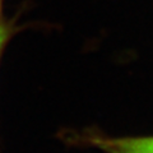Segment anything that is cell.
Instances as JSON below:
<instances>
[{
  "label": "cell",
  "mask_w": 153,
  "mask_h": 153,
  "mask_svg": "<svg viewBox=\"0 0 153 153\" xmlns=\"http://www.w3.org/2000/svg\"><path fill=\"white\" fill-rule=\"evenodd\" d=\"M89 143L102 153H153V137L94 135Z\"/></svg>",
  "instance_id": "cell-1"
},
{
  "label": "cell",
  "mask_w": 153,
  "mask_h": 153,
  "mask_svg": "<svg viewBox=\"0 0 153 153\" xmlns=\"http://www.w3.org/2000/svg\"><path fill=\"white\" fill-rule=\"evenodd\" d=\"M9 36H10V30H9L5 25L1 23V25H0V57H1L3 50L9 40Z\"/></svg>",
  "instance_id": "cell-2"
},
{
  "label": "cell",
  "mask_w": 153,
  "mask_h": 153,
  "mask_svg": "<svg viewBox=\"0 0 153 153\" xmlns=\"http://www.w3.org/2000/svg\"><path fill=\"white\" fill-rule=\"evenodd\" d=\"M3 1H4V0H0V16H1V7H3ZM0 25H1V23H0Z\"/></svg>",
  "instance_id": "cell-3"
}]
</instances>
